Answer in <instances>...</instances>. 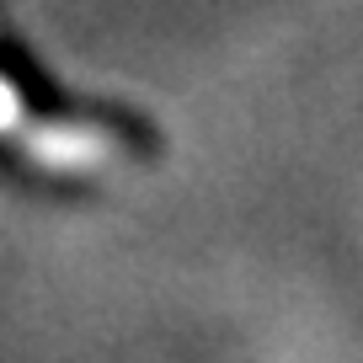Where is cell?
<instances>
[{
    "instance_id": "obj_2",
    "label": "cell",
    "mask_w": 363,
    "mask_h": 363,
    "mask_svg": "<svg viewBox=\"0 0 363 363\" xmlns=\"http://www.w3.org/2000/svg\"><path fill=\"white\" fill-rule=\"evenodd\" d=\"M27 123V102H22V91H16V80L11 75H0V134H11L16 139V128Z\"/></svg>"
},
{
    "instance_id": "obj_1",
    "label": "cell",
    "mask_w": 363,
    "mask_h": 363,
    "mask_svg": "<svg viewBox=\"0 0 363 363\" xmlns=\"http://www.w3.org/2000/svg\"><path fill=\"white\" fill-rule=\"evenodd\" d=\"M22 160L54 171V177H102V171L123 166L128 150L113 128L102 123H75V118H43V123L16 128Z\"/></svg>"
}]
</instances>
